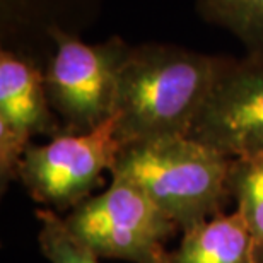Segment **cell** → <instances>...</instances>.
Returning a JSON list of instances; mask_svg holds the SVG:
<instances>
[{"mask_svg": "<svg viewBox=\"0 0 263 263\" xmlns=\"http://www.w3.org/2000/svg\"><path fill=\"white\" fill-rule=\"evenodd\" d=\"M122 149L115 118L86 134H60L48 144L31 142L17 180L36 202L51 210L76 209L87 200Z\"/></svg>", "mask_w": 263, "mask_h": 263, "instance_id": "cell-5", "label": "cell"}, {"mask_svg": "<svg viewBox=\"0 0 263 263\" xmlns=\"http://www.w3.org/2000/svg\"><path fill=\"white\" fill-rule=\"evenodd\" d=\"M229 190L253 239L255 260L263 263V156L234 157Z\"/></svg>", "mask_w": 263, "mask_h": 263, "instance_id": "cell-11", "label": "cell"}, {"mask_svg": "<svg viewBox=\"0 0 263 263\" xmlns=\"http://www.w3.org/2000/svg\"><path fill=\"white\" fill-rule=\"evenodd\" d=\"M41 229L38 243L51 263H99V256L82 243L55 210H36Z\"/></svg>", "mask_w": 263, "mask_h": 263, "instance_id": "cell-12", "label": "cell"}, {"mask_svg": "<svg viewBox=\"0 0 263 263\" xmlns=\"http://www.w3.org/2000/svg\"><path fill=\"white\" fill-rule=\"evenodd\" d=\"M195 7L207 24L236 36L246 55L263 57V0H195Z\"/></svg>", "mask_w": 263, "mask_h": 263, "instance_id": "cell-10", "label": "cell"}, {"mask_svg": "<svg viewBox=\"0 0 263 263\" xmlns=\"http://www.w3.org/2000/svg\"><path fill=\"white\" fill-rule=\"evenodd\" d=\"M106 0H0V45L45 62L50 36H82L101 17Z\"/></svg>", "mask_w": 263, "mask_h": 263, "instance_id": "cell-8", "label": "cell"}, {"mask_svg": "<svg viewBox=\"0 0 263 263\" xmlns=\"http://www.w3.org/2000/svg\"><path fill=\"white\" fill-rule=\"evenodd\" d=\"M111 185L64 217L67 228L99 258L132 263H171L166 243L178 226L132 181L111 176Z\"/></svg>", "mask_w": 263, "mask_h": 263, "instance_id": "cell-4", "label": "cell"}, {"mask_svg": "<svg viewBox=\"0 0 263 263\" xmlns=\"http://www.w3.org/2000/svg\"><path fill=\"white\" fill-rule=\"evenodd\" d=\"M64 134L50 106L43 62L33 55L0 48V178L2 190L17 180L19 166L36 135Z\"/></svg>", "mask_w": 263, "mask_h": 263, "instance_id": "cell-7", "label": "cell"}, {"mask_svg": "<svg viewBox=\"0 0 263 263\" xmlns=\"http://www.w3.org/2000/svg\"><path fill=\"white\" fill-rule=\"evenodd\" d=\"M233 157L192 137L122 145L111 176L132 181L183 233L205 222L229 202Z\"/></svg>", "mask_w": 263, "mask_h": 263, "instance_id": "cell-2", "label": "cell"}, {"mask_svg": "<svg viewBox=\"0 0 263 263\" xmlns=\"http://www.w3.org/2000/svg\"><path fill=\"white\" fill-rule=\"evenodd\" d=\"M130 48L118 34L94 45L62 31L50 36L45 87L64 134H86L113 118L120 70Z\"/></svg>", "mask_w": 263, "mask_h": 263, "instance_id": "cell-3", "label": "cell"}, {"mask_svg": "<svg viewBox=\"0 0 263 263\" xmlns=\"http://www.w3.org/2000/svg\"><path fill=\"white\" fill-rule=\"evenodd\" d=\"M233 60L170 43L132 45L120 70L115 101L120 144L190 137Z\"/></svg>", "mask_w": 263, "mask_h": 263, "instance_id": "cell-1", "label": "cell"}, {"mask_svg": "<svg viewBox=\"0 0 263 263\" xmlns=\"http://www.w3.org/2000/svg\"><path fill=\"white\" fill-rule=\"evenodd\" d=\"M171 263H256L255 246L243 215L219 214L183 233Z\"/></svg>", "mask_w": 263, "mask_h": 263, "instance_id": "cell-9", "label": "cell"}, {"mask_svg": "<svg viewBox=\"0 0 263 263\" xmlns=\"http://www.w3.org/2000/svg\"><path fill=\"white\" fill-rule=\"evenodd\" d=\"M190 137L233 159L263 156V57L231 62Z\"/></svg>", "mask_w": 263, "mask_h": 263, "instance_id": "cell-6", "label": "cell"}]
</instances>
